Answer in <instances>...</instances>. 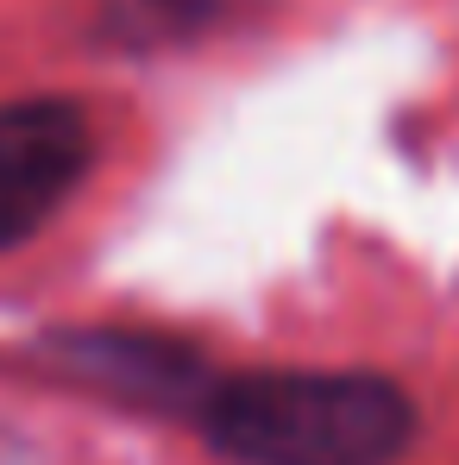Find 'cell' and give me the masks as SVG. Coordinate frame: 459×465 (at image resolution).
<instances>
[{"label": "cell", "instance_id": "obj_1", "mask_svg": "<svg viewBox=\"0 0 459 465\" xmlns=\"http://www.w3.org/2000/svg\"><path fill=\"white\" fill-rule=\"evenodd\" d=\"M202 421L239 465H390L415 402L372 371H252L215 390Z\"/></svg>", "mask_w": 459, "mask_h": 465}, {"label": "cell", "instance_id": "obj_3", "mask_svg": "<svg viewBox=\"0 0 459 465\" xmlns=\"http://www.w3.org/2000/svg\"><path fill=\"white\" fill-rule=\"evenodd\" d=\"M208 6H215V0H133V6H126V19H120V32H126V38H139V45H145V38H164L170 25L195 32V25L208 19Z\"/></svg>", "mask_w": 459, "mask_h": 465}, {"label": "cell", "instance_id": "obj_2", "mask_svg": "<svg viewBox=\"0 0 459 465\" xmlns=\"http://www.w3.org/2000/svg\"><path fill=\"white\" fill-rule=\"evenodd\" d=\"M95 163V133L76 101H6L0 107V252L25 245L76 195Z\"/></svg>", "mask_w": 459, "mask_h": 465}]
</instances>
